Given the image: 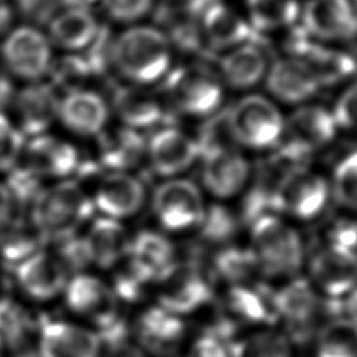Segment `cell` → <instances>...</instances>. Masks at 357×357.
Wrapping results in <instances>:
<instances>
[{"mask_svg": "<svg viewBox=\"0 0 357 357\" xmlns=\"http://www.w3.org/2000/svg\"><path fill=\"white\" fill-rule=\"evenodd\" d=\"M174 49L156 24H132L113 36L110 63L126 82L149 86L170 71Z\"/></svg>", "mask_w": 357, "mask_h": 357, "instance_id": "6da1fadb", "label": "cell"}, {"mask_svg": "<svg viewBox=\"0 0 357 357\" xmlns=\"http://www.w3.org/2000/svg\"><path fill=\"white\" fill-rule=\"evenodd\" d=\"M31 225L45 243H60L78 234L95 212L91 195L71 178L45 187L31 205Z\"/></svg>", "mask_w": 357, "mask_h": 357, "instance_id": "7a4b0ae2", "label": "cell"}, {"mask_svg": "<svg viewBox=\"0 0 357 357\" xmlns=\"http://www.w3.org/2000/svg\"><path fill=\"white\" fill-rule=\"evenodd\" d=\"M162 93L178 113L190 117H209L225 99V85L204 60L173 66L160 81Z\"/></svg>", "mask_w": 357, "mask_h": 357, "instance_id": "3957f363", "label": "cell"}, {"mask_svg": "<svg viewBox=\"0 0 357 357\" xmlns=\"http://www.w3.org/2000/svg\"><path fill=\"white\" fill-rule=\"evenodd\" d=\"M251 245L261 273L293 278L304 264V245L298 231L280 215L266 213L250 223Z\"/></svg>", "mask_w": 357, "mask_h": 357, "instance_id": "277c9868", "label": "cell"}, {"mask_svg": "<svg viewBox=\"0 0 357 357\" xmlns=\"http://www.w3.org/2000/svg\"><path fill=\"white\" fill-rule=\"evenodd\" d=\"M276 319L287 328V337L293 342H305L321 328L322 314L333 312L339 317L337 300L322 298L308 279L294 278L278 290L265 289Z\"/></svg>", "mask_w": 357, "mask_h": 357, "instance_id": "5b68a950", "label": "cell"}, {"mask_svg": "<svg viewBox=\"0 0 357 357\" xmlns=\"http://www.w3.org/2000/svg\"><path fill=\"white\" fill-rule=\"evenodd\" d=\"M231 135L238 146L273 149L283 138L284 119L278 106L266 96L250 93L227 107Z\"/></svg>", "mask_w": 357, "mask_h": 357, "instance_id": "8992f818", "label": "cell"}, {"mask_svg": "<svg viewBox=\"0 0 357 357\" xmlns=\"http://www.w3.org/2000/svg\"><path fill=\"white\" fill-rule=\"evenodd\" d=\"M282 52L307 66L321 86L346 82L357 73V57L344 46L312 39L300 26L282 36Z\"/></svg>", "mask_w": 357, "mask_h": 357, "instance_id": "52a82bcc", "label": "cell"}, {"mask_svg": "<svg viewBox=\"0 0 357 357\" xmlns=\"http://www.w3.org/2000/svg\"><path fill=\"white\" fill-rule=\"evenodd\" d=\"M298 26L312 39L344 46L357 39V0H304Z\"/></svg>", "mask_w": 357, "mask_h": 357, "instance_id": "ba28073f", "label": "cell"}, {"mask_svg": "<svg viewBox=\"0 0 357 357\" xmlns=\"http://www.w3.org/2000/svg\"><path fill=\"white\" fill-rule=\"evenodd\" d=\"M0 54L7 70L25 81H40L53 63L52 42L33 25H21L10 31L1 42Z\"/></svg>", "mask_w": 357, "mask_h": 357, "instance_id": "9c48e42d", "label": "cell"}, {"mask_svg": "<svg viewBox=\"0 0 357 357\" xmlns=\"http://www.w3.org/2000/svg\"><path fill=\"white\" fill-rule=\"evenodd\" d=\"M152 208L163 229L184 231L198 226L206 206L197 184L185 178H169L155 190Z\"/></svg>", "mask_w": 357, "mask_h": 357, "instance_id": "30bf717a", "label": "cell"}, {"mask_svg": "<svg viewBox=\"0 0 357 357\" xmlns=\"http://www.w3.org/2000/svg\"><path fill=\"white\" fill-rule=\"evenodd\" d=\"M331 194L328 180L308 166L291 170L283 178L276 197V215L311 220L322 213Z\"/></svg>", "mask_w": 357, "mask_h": 357, "instance_id": "8fae6325", "label": "cell"}, {"mask_svg": "<svg viewBox=\"0 0 357 357\" xmlns=\"http://www.w3.org/2000/svg\"><path fill=\"white\" fill-rule=\"evenodd\" d=\"M199 28L211 57L257 38L243 8L230 0H208L199 13Z\"/></svg>", "mask_w": 357, "mask_h": 357, "instance_id": "7c38bea8", "label": "cell"}, {"mask_svg": "<svg viewBox=\"0 0 357 357\" xmlns=\"http://www.w3.org/2000/svg\"><path fill=\"white\" fill-rule=\"evenodd\" d=\"M310 282L326 298L340 300L357 286V255L329 241L310 259Z\"/></svg>", "mask_w": 357, "mask_h": 357, "instance_id": "4fadbf2b", "label": "cell"}, {"mask_svg": "<svg viewBox=\"0 0 357 357\" xmlns=\"http://www.w3.org/2000/svg\"><path fill=\"white\" fill-rule=\"evenodd\" d=\"M63 293L68 308L91 321L98 332L123 319L113 289L93 275L75 273L68 279Z\"/></svg>", "mask_w": 357, "mask_h": 357, "instance_id": "5bb4252c", "label": "cell"}, {"mask_svg": "<svg viewBox=\"0 0 357 357\" xmlns=\"http://www.w3.org/2000/svg\"><path fill=\"white\" fill-rule=\"evenodd\" d=\"M216 73L225 86L248 91L261 84L268 73L271 60L265 40L255 38L219 53Z\"/></svg>", "mask_w": 357, "mask_h": 357, "instance_id": "9a60e30c", "label": "cell"}, {"mask_svg": "<svg viewBox=\"0 0 357 357\" xmlns=\"http://www.w3.org/2000/svg\"><path fill=\"white\" fill-rule=\"evenodd\" d=\"M38 351L42 357H100L102 340L96 331L73 322L38 321Z\"/></svg>", "mask_w": 357, "mask_h": 357, "instance_id": "2e32d148", "label": "cell"}, {"mask_svg": "<svg viewBox=\"0 0 357 357\" xmlns=\"http://www.w3.org/2000/svg\"><path fill=\"white\" fill-rule=\"evenodd\" d=\"M159 284V305L180 317L199 310L212 297V286L195 264H177Z\"/></svg>", "mask_w": 357, "mask_h": 357, "instance_id": "e0dca14e", "label": "cell"}, {"mask_svg": "<svg viewBox=\"0 0 357 357\" xmlns=\"http://www.w3.org/2000/svg\"><path fill=\"white\" fill-rule=\"evenodd\" d=\"M205 4L187 6L156 3L153 10V14H156L158 18L156 25L167 36L174 53H184L194 60H205L211 57L199 28V13Z\"/></svg>", "mask_w": 357, "mask_h": 357, "instance_id": "ac0fdd59", "label": "cell"}, {"mask_svg": "<svg viewBox=\"0 0 357 357\" xmlns=\"http://www.w3.org/2000/svg\"><path fill=\"white\" fill-rule=\"evenodd\" d=\"M199 159L202 184L215 198L227 199L237 195L250 178V163L238 146L215 149Z\"/></svg>", "mask_w": 357, "mask_h": 357, "instance_id": "d6986e66", "label": "cell"}, {"mask_svg": "<svg viewBox=\"0 0 357 357\" xmlns=\"http://www.w3.org/2000/svg\"><path fill=\"white\" fill-rule=\"evenodd\" d=\"M337 132L332 110L321 105H300L284 120V139L294 149L311 156L312 152L331 144Z\"/></svg>", "mask_w": 357, "mask_h": 357, "instance_id": "ffe728a7", "label": "cell"}, {"mask_svg": "<svg viewBox=\"0 0 357 357\" xmlns=\"http://www.w3.org/2000/svg\"><path fill=\"white\" fill-rule=\"evenodd\" d=\"M22 156L24 165L42 178H68L78 173L82 163L79 152L73 144L47 132L25 142Z\"/></svg>", "mask_w": 357, "mask_h": 357, "instance_id": "44dd1931", "label": "cell"}, {"mask_svg": "<svg viewBox=\"0 0 357 357\" xmlns=\"http://www.w3.org/2000/svg\"><path fill=\"white\" fill-rule=\"evenodd\" d=\"M91 199L102 216L121 220L142 208L145 187L128 172H107L96 183Z\"/></svg>", "mask_w": 357, "mask_h": 357, "instance_id": "7402d4cb", "label": "cell"}, {"mask_svg": "<svg viewBox=\"0 0 357 357\" xmlns=\"http://www.w3.org/2000/svg\"><path fill=\"white\" fill-rule=\"evenodd\" d=\"M153 173L173 177L199 159L195 139L181 130L165 124L146 141V153Z\"/></svg>", "mask_w": 357, "mask_h": 357, "instance_id": "603a6c76", "label": "cell"}, {"mask_svg": "<svg viewBox=\"0 0 357 357\" xmlns=\"http://www.w3.org/2000/svg\"><path fill=\"white\" fill-rule=\"evenodd\" d=\"M17 127L26 138L47 132L59 119L60 98L50 82L35 81L14 95Z\"/></svg>", "mask_w": 357, "mask_h": 357, "instance_id": "cb8c5ba5", "label": "cell"}, {"mask_svg": "<svg viewBox=\"0 0 357 357\" xmlns=\"http://www.w3.org/2000/svg\"><path fill=\"white\" fill-rule=\"evenodd\" d=\"M135 336L145 353L172 357L185 336V324L180 315L158 305L148 307L137 318Z\"/></svg>", "mask_w": 357, "mask_h": 357, "instance_id": "d4e9b609", "label": "cell"}, {"mask_svg": "<svg viewBox=\"0 0 357 357\" xmlns=\"http://www.w3.org/2000/svg\"><path fill=\"white\" fill-rule=\"evenodd\" d=\"M264 81L268 92L287 105L308 103L322 88L307 66L284 54L271 61Z\"/></svg>", "mask_w": 357, "mask_h": 357, "instance_id": "484cf974", "label": "cell"}, {"mask_svg": "<svg viewBox=\"0 0 357 357\" xmlns=\"http://www.w3.org/2000/svg\"><path fill=\"white\" fill-rule=\"evenodd\" d=\"M18 286L32 298L46 301L64 291L68 282V272L60 259L45 250H40L22 261L14 269Z\"/></svg>", "mask_w": 357, "mask_h": 357, "instance_id": "4316f807", "label": "cell"}, {"mask_svg": "<svg viewBox=\"0 0 357 357\" xmlns=\"http://www.w3.org/2000/svg\"><path fill=\"white\" fill-rule=\"evenodd\" d=\"M109 106L106 99L89 89H77L60 99L59 120L73 132L98 137L107 126Z\"/></svg>", "mask_w": 357, "mask_h": 357, "instance_id": "83f0119b", "label": "cell"}, {"mask_svg": "<svg viewBox=\"0 0 357 357\" xmlns=\"http://www.w3.org/2000/svg\"><path fill=\"white\" fill-rule=\"evenodd\" d=\"M112 107L123 126L142 130L165 121L163 102L145 86L119 85L112 92Z\"/></svg>", "mask_w": 357, "mask_h": 357, "instance_id": "f1b7e54d", "label": "cell"}, {"mask_svg": "<svg viewBox=\"0 0 357 357\" xmlns=\"http://www.w3.org/2000/svg\"><path fill=\"white\" fill-rule=\"evenodd\" d=\"M126 258L152 283H159L178 264L172 241L152 230H142L130 240Z\"/></svg>", "mask_w": 357, "mask_h": 357, "instance_id": "f546056e", "label": "cell"}, {"mask_svg": "<svg viewBox=\"0 0 357 357\" xmlns=\"http://www.w3.org/2000/svg\"><path fill=\"white\" fill-rule=\"evenodd\" d=\"M98 162L107 172H128L146 153V141L138 130L120 126L98 135Z\"/></svg>", "mask_w": 357, "mask_h": 357, "instance_id": "4dcf8cb0", "label": "cell"}, {"mask_svg": "<svg viewBox=\"0 0 357 357\" xmlns=\"http://www.w3.org/2000/svg\"><path fill=\"white\" fill-rule=\"evenodd\" d=\"M301 0H244L243 11L257 38L283 36L298 26Z\"/></svg>", "mask_w": 357, "mask_h": 357, "instance_id": "1f68e13d", "label": "cell"}, {"mask_svg": "<svg viewBox=\"0 0 357 357\" xmlns=\"http://www.w3.org/2000/svg\"><path fill=\"white\" fill-rule=\"evenodd\" d=\"M100 25L92 10L63 8L47 21V36L64 50L81 52L93 40Z\"/></svg>", "mask_w": 357, "mask_h": 357, "instance_id": "d6a6232c", "label": "cell"}, {"mask_svg": "<svg viewBox=\"0 0 357 357\" xmlns=\"http://www.w3.org/2000/svg\"><path fill=\"white\" fill-rule=\"evenodd\" d=\"M92 265L102 269H112L121 264L130 247V237L120 220L100 216L92 220L85 234Z\"/></svg>", "mask_w": 357, "mask_h": 357, "instance_id": "836d02e7", "label": "cell"}, {"mask_svg": "<svg viewBox=\"0 0 357 357\" xmlns=\"http://www.w3.org/2000/svg\"><path fill=\"white\" fill-rule=\"evenodd\" d=\"M225 307L233 324L271 325L276 321L265 289L255 290L248 284H230L225 293Z\"/></svg>", "mask_w": 357, "mask_h": 357, "instance_id": "e575fe53", "label": "cell"}, {"mask_svg": "<svg viewBox=\"0 0 357 357\" xmlns=\"http://www.w3.org/2000/svg\"><path fill=\"white\" fill-rule=\"evenodd\" d=\"M38 332V322L29 311L13 298H0V353H21L33 333Z\"/></svg>", "mask_w": 357, "mask_h": 357, "instance_id": "d590c367", "label": "cell"}, {"mask_svg": "<svg viewBox=\"0 0 357 357\" xmlns=\"http://www.w3.org/2000/svg\"><path fill=\"white\" fill-rule=\"evenodd\" d=\"M45 241L35 227L22 220H10L0 227V261L14 271L22 261L40 251Z\"/></svg>", "mask_w": 357, "mask_h": 357, "instance_id": "8d00e7d4", "label": "cell"}, {"mask_svg": "<svg viewBox=\"0 0 357 357\" xmlns=\"http://www.w3.org/2000/svg\"><path fill=\"white\" fill-rule=\"evenodd\" d=\"M314 343L315 357H357V322L333 317L318 329Z\"/></svg>", "mask_w": 357, "mask_h": 357, "instance_id": "74e56055", "label": "cell"}, {"mask_svg": "<svg viewBox=\"0 0 357 357\" xmlns=\"http://www.w3.org/2000/svg\"><path fill=\"white\" fill-rule=\"evenodd\" d=\"M291 344L284 333L268 329L234 337L227 347L230 357H293Z\"/></svg>", "mask_w": 357, "mask_h": 357, "instance_id": "f35d334b", "label": "cell"}, {"mask_svg": "<svg viewBox=\"0 0 357 357\" xmlns=\"http://www.w3.org/2000/svg\"><path fill=\"white\" fill-rule=\"evenodd\" d=\"M213 266L230 284H248L252 279L261 275L258 261L250 247L226 245L220 248L215 255Z\"/></svg>", "mask_w": 357, "mask_h": 357, "instance_id": "ab89813d", "label": "cell"}, {"mask_svg": "<svg viewBox=\"0 0 357 357\" xmlns=\"http://www.w3.org/2000/svg\"><path fill=\"white\" fill-rule=\"evenodd\" d=\"M237 218L223 205L205 208L198 223V238L205 244H226L237 231Z\"/></svg>", "mask_w": 357, "mask_h": 357, "instance_id": "60d3db41", "label": "cell"}, {"mask_svg": "<svg viewBox=\"0 0 357 357\" xmlns=\"http://www.w3.org/2000/svg\"><path fill=\"white\" fill-rule=\"evenodd\" d=\"M50 84L56 89H63L66 93L82 89L92 74L79 53H70L57 60H53L49 74Z\"/></svg>", "mask_w": 357, "mask_h": 357, "instance_id": "b9f144b4", "label": "cell"}, {"mask_svg": "<svg viewBox=\"0 0 357 357\" xmlns=\"http://www.w3.org/2000/svg\"><path fill=\"white\" fill-rule=\"evenodd\" d=\"M331 191L342 206L357 211V149L343 156L335 166Z\"/></svg>", "mask_w": 357, "mask_h": 357, "instance_id": "7bdbcfd3", "label": "cell"}, {"mask_svg": "<svg viewBox=\"0 0 357 357\" xmlns=\"http://www.w3.org/2000/svg\"><path fill=\"white\" fill-rule=\"evenodd\" d=\"M194 139H195L199 156L215 149L238 146L230 131L227 109L222 112L218 110L212 116L206 117V120L198 130V135Z\"/></svg>", "mask_w": 357, "mask_h": 357, "instance_id": "ee69618b", "label": "cell"}, {"mask_svg": "<svg viewBox=\"0 0 357 357\" xmlns=\"http://www.w3.org/2000/svg\"><path fill=\"white\" fill-rule=\"evenodd\" d=\"M4 185L8 190L15 208H31L35 198L45 188L43 178L24 163L15 165L7 172Z\"/></svg>", "mask_w": 357, "mask_h": 357, "instance_id": "f6af8a7d", "label": "cell"}, {"mask_svg": "<svg viewBox=\"0 0 357 357\" xmlns=\"http://www.w3.org/2000/svg\"><path fill=\"white\" fill-rule=\"evenodd\" d=\"M105 14L126 26L141 22L153 13L158 0H98Z\"/></svg>", "mask_w": 357, "mask_h": 357, "instance_id": "bcb514c9", "label": "cell"}, {"mask_svg": "<svg viewBox=\"0 0 357 357\" xmlns=\"http://www.w3.org/2000/svg\"><path fill=\"white\" fill-rule=\"evenodd\" d=\"M25 142V137L15 123L0 112V173H7L18 165Z\"/></svg>", "mask_w": 357, "mask_h": 357, "instance_id": "7dc6e473", "label": "cell"}, {"mask_svg": "<svg viewBox=\"0 0 357 357\" xmlns=\"http://www.w3.org/2000/svg\"><path fill=\"white\" fill-rule=\"evenodd\" d=\"M124 261L126 264L117 271L114 276V283L112 289L119 300L137 301L144 297L148 284H151L152 282L127 258Z\"/></svg>", "mask_w": 357, "mask_h": 357, "instance_id": "c3c4849f", "label": "cell"}, {"mask_svg": "<svg viewBox=\"0 0 357 357\" xmlns=\"http://www.w3.org/2000/svg\"><path fill=\"white\" fill-rule=\"evenodd\" d=\"M54 255L60 259L68 273H82L92 265L91 251L85 236L74 234L57 243V251Z\"/></svg>", "mask_w": 357, "mask_h": 357, "instance_id": "681fc988", "label": "cell"}, {"mask_svg": "<svg viewBox=\"0 0 357 357\" xmlns=\"http://www.w3.org/2000/svg\"><path fill=\"white\" fill-rule=\"evenodd\" d=\"M332 114L337 128L357 132V79L349 84L337 96Z\"/></svg>", "mask_w": 357, "mask_h": 357, "instance_id": "f907efd6", "label": "cell"}, {"mask_svg": "<svg viewBox=\"0 0 357 357\" xmlns=\"http://www.w3.org/2000/svg\"><path fill=\"white\" fill-rule=\"evenodd\" d=\"M187 357H230V353L227 343L209 331L191 343Z\"/></svg>", "mask_w": 357, "mask_h": 357, "instance_id": "816d5d0a", "label": "cell"}, {"mask_svg": "<svg viewBox=\"0 0 357 357\" xmlns=\"http://www.w3.org/2000/svg\"><path fill=\"white\" fill-rule=\"evenodd\" d=\"M22 15L35 22H47L59 8V0H14Z\"/></svg>", "mask_w": 357, "mask_h": 357, "instance_id": "f5cc1de1", "label": "cell"}, {"mask_svg": "<svg viewBox=\"0 0 357 357\" xmlns=\"http://www.w3.org/2000/svg\"><path fill=\"white\" fill-rule=\"evenodd\" d=\"M329 241L339 243L357 255V222H339L335 225Z\"/></svg>", "mask_w": 357, "mask_h": 357, "instance_id": "db71d44e", "label": "cell"}, {"mask_svg": "<svg viewBox=\"0 0 357 357\" xmlns=\"http://www.w3.org/2000/svg\"><path fill=\"white\" fill-rule=\"evenodd\" d=\"M100 357H146V353L138 344L123 340L103 346Z\"/></svg>", "mask_w": 357, "mask_h": 357, "instance_id": "11a10c76", "label": "cell"}, {"mask_svg": "<svg viewBox=\"0 0 357 357\" xmlns=\"http://www.w3.org/2000/svg\"><path fill=\"white\" fill-rule=\"evenodd\" d=\"M15 211L13 198L4 184L0 183V227L7 225L13 219Z\"/></svg>", "mask_w": 357, "mask_h": 357, "instance_id": "9f6ffc18", "label": "cell"}, {"mask_svg": "<svg viewBox=\"0 0 357 357\" xmlns=\"http://www.w3.org/2000/svg\"><path fill=\"white\" fill-rule=\"evenodd\" d=\"M15 91L11 79L3 71H0V110L14 99Z\"/></svg>", "mask_w": 357, "mask_h": 357, "instance_id": "6f0895ef", "label": "cell"}, {"mask_svg": "<svg viewBox=\"0 0 357 357\" xmlns=\"http://www.w3.org/2000/svg\"><path fill=\"white\" fill-rule=\"evenodd\" d=\"M14 10L7 0H0V36L6 33L13 22Z\"/></svg>", "mask_w": 357, "mask_h": 357, "instance_id": "680465c9", "label": "cell"}, {"mask_svg": "<svg viewBox=\"0 0 357 357\" xmlns=\"http://www.w3.org/2000/svg\"><path fill=\"white\" fill-rule=\"evenodd\" d=\"M98 0H59V7L61 8H84L92 10Z\"/></svg>", "mask_w": 357, "mask_h": 357, "instance_id": "91938a15", "label": "cell"}, {"mask_svg": "<svg viewBox=\"0 0 357 357\" xmlns=\"http://www.w3.org/2000/svg\"><path fill=\"white\" fill-rule=\"evenodd\" d=\"M208 0H159V3L165 4H188V6H201L205 4Z\"/></svg>", "mask_w": 357, "mask_h": 357, "instance_id": "94428289", "label": "cell"}, {"mask_svg": "<svg viewBox=\"0 0 357 357\" xmlns=\"http://www.w3.org/2000/svg\"><path fill=\"white\" fill-rule=\"evenodd\" d=\"M14 357H42L40 354H39V351L38 350H24V351H21V353H17V354H14Z\"/></svg>", "mask_w": 357, "mask_h": 357, "instance_id": "6125c7cd", "label": "cell"}, {"mask_svg": "<svg viewBox=\"0 0 357 357\" xmlns=\"http://www.w3.org/2000/svg\"><path fill=\"white\" fill-rule=\"evenodd\" d=\"M172 357H174V356H172Z\"/></svg>", "mask_w": 357, "mask_h": 357, "instance_id": "be15d7a7", "label": "cell"}]
</instances>
